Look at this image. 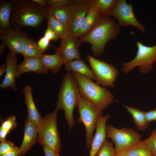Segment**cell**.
<instances>
[{
	"instance_id": "obj_24",
	"label": "cell",
	"mask_w": 156,
	"mask_h": 156,
	"mask_svg": "<svg viewBox=\"0 0 156 156\" xmlns=\"http://www.w3.org/2000/svg\"><path fill=\"white\" fill-rule=\"evenodd\" d=\"M47 20V24L50 25L59 38L61 39L70 34L67 24L60 22L49 13Z\"/></svg>"
},
{
	"instance_id": "obj_9",
	"label": "cell",
	"mask_w": 156,
	"mask_h": 156,
	"mask_svg": "<svg viewBox=\"0 0 156 156\" xmlns=\"http://www.w3.org/2000/svg\"><path fill=\"white\" fill-rule=\"evenodd\" d=\"M87 59L96 77V83L103 87H114L118 75V71L115 66L90 55Z\"/></svg>"
},
{
	"instance_id": "obj_8",
	"label": "cell",
	"mask_w": 156,
	"mask_h": 156,
	"mask_svg": "<svg viewBox=\"0 0 156 156\" xmlns=\"http://www.w3.org/2000/svg\"><path fill=\"white\" fill-rule=\"evenodd\" d=\"M106 136L115 145L116 152L125 151L141 141V135L131 128H116L110 124L106 127Z\"/></svg>"
},
{
	"instance_id": "obj_36",
	"label": "cell",
	"mask_w": 156,
	"mask_h": 156,
	"mask_svg": "<svg viewBox=\"0 0 156 156\" xmlns=\"http://www.w3.org/2000/svg\"><path fill=\"white\" fill-rule=\"evenodd\" d=\"M45 156H61L59 152L56 151L46 145L42 146Z\"/></svg>"
},
{
	"instance_id": "obj_35",
	"label": "cell",
	"mask_w": 156,
	"mask_h": 156,
	"mask_svg": "<svg viewBox=\"0 0 156 156\" xmlns=\"http://www.w3.org/2000/svg\"><path fill=\"white\" fill-rule=\"evenodd\" d=\"M50 41L44 36L39 40L37 45L39 49L44 52L48 48Z\"/></svg>"
},
{
	"instance_id": "obj_19",
	"label": "cell",
	"mask_w": 156,
	"mask_h": 156,
	"mask_svg": "<svg viewBox=\"0 0 156 156\" xmlns=\"http://www.w3.org/2000/svg\"><path fill=\"white\" fill-rule=\"evenodd\" d=\"M100 14V13L90 5L89 11L77 31L76 36L80 38L88 33L97 22Z\"/></svg>"
},
{
	"instance_id": "obj_18",
	"label": "cell",
	"mask_w": 156,
	"mask_h": 156,
	"mask_svg": "<svg viewBox=\"0 0 156 156\" xmlns=\"http://www.w3.org/2000/svg\"><path fill=\"white\" fill-rule=\"evenodd\" d=\"M32 90V87L27 84L23 87V92L27 112V117L35 124L38 129L42 118L34 104Z\"/></svg>"
},
{
	"instance_id": "obj_31",
	"label": "cell",
	"mask_w": 156,
	"mask_h": 156,
	"mask_svg": "<svg viewBox=\"0 0 156 156\" xmlns=\"http://www.w3.org/2000/svg\"><path fill=\"white\" fill-rule=\"evenodd\" d=\"M143 141L153 156H156V128L153 130L149 137Z\"/></svg>"
},
{
	"instance_id": "obj_10",
	"label": "cell",
	"mask_w": 156,
	"mask_h": 156,
	"mask_svg": "<svg viewBox=\"0 0 156 156\" xmlns=\"http://www.w3.org/2000/svg\"><path fill=\"white\" fill-rule=\"evenodd\" d=\"M109 16L116 18L118 25L124 27L129 26L135 27L142 33L146 28L136 19L131 3L128 4L125 0H117L115 5L110 11Z\"/></svg>"
},
{
	"instance_id": "obj_26",
	"label": "cell",
	"mask_w": 156,
	"mask_h": 156,
	"mask_svg": "<svg viewBox=\"0 0 156 156\" xmlns=\"http://www.w3.org/2000/svg\"><path fill=\"white\" fill-rule=\"evenodd\" d=\"M43 53L34 41L29 37L25 43L22 55L24 57H33L41 58L44 54Z\"/></svg>"
},
{
	"instance_id": "obj_4",
	"label": "cell",
	"mask_w": 156,
	"mask_h": 156,
	"mask_svg": "<svg viewBox=\"0 0 156 156\" xmlns=\"http://www.w3.org/2000/svg\"><path fill=\"white\" fill-rule=\"evenodd\" d=\"M79 92L83 98L89 101L103 111L114 101L112 92L105 87H101L91 79L76 72L72 71Z\"/></svg>"
},
{
	"instance_id": "obj_29",
	"label": "cell",
	"mask_w": 156,
	"mask_h": 156,
	"mask_svg": "<svg viewBox=\"0 0 156 156\" xmlns=\"http://www.w3.org/2000/svg\"><path fill=\"white\" fill-rule=\"evenodd\" d=\"M116 152L113 143L106 138L96 156H114Z\"/></svg>"
},
{
	"instance_id": "obj_40",
	"label": "cell",
	"mask_w": 156,
	"mask_h": 156,
	"mask_svg": "<svg viewBox=\"0 0 156 156\" xmlns=\"http://www.w3.org/2000/svg\"><path fill=\"white\" fill-rule=\"evenodd\" d=\"M31 1L44 8H46L48 5L46 0H31Z\"/></svg>"
},
{
	"instance_id": "obj_43",
	"label": "cell",
	"mask_w": 156,
	"mask_h": 156,
	"mask_svg": "<svg viewBox=\"0 0 156 156\" xmlns=\"http://www.w3.org/2000/svg\"><path fill=\"white\" fill-rule=\"evenodd\" d=\"M5 45L2 43H1L0 44V54L1 55L4 53L5 48Z\"/></svg>"
},
{
	"instance_id": "obj_14",
	"label": "cell",
	"mask_w": 156,
	"mask_h": 156,
	"mask_svg": "<svg viewBox=\"0 0 156 156\" xmlns=\"http://www.w3.org/2000/svg\"><path fill=\"white\" fill-rule=\"evenodd\" d=\"M24 129L23 140L19 148V156H24L37 143L38 127L27 117L24 120Z\"/></svg>"
},
{
	"instance_id": "obj_37",
	"label": "cell",
	"mask_w": 156,
	"mask_h": 156,
	"mask_svg": "<svg viewBox=\"0 0 156 156\" xmlns=\"http://www.w3.org/2000/svg\"><path fill=\"white\" fill-rule=\"evenodd\" d=\"M145 116L149 122L156 121V108L145 112Z\"/></svg>"
},
{
	"instance_id": "obj_27",
	"label": "cell",
	"mask_w": 156,
	"mask_h": 156,
	"mask_svg": "<svg viewBox=\"0 0 156 156\" xmlns=\"http://www.w3.org/2000/svg\"><path fill=\"white\" fill-rule=\"evenodd\" d=\"M117 0H92L90 5L101 14L109 16V12L116 4Z\"/></svg>"
},
{
	"instance_id": "obj_22",
	"label": "cell",
	"mask_w": 156,
	"mask_h": 156,
	"mask_svg": "<svg viewBox=\"0 0 156 156\" xmlns=\"http://www.w3.org/2000/svg\"><path fill=\"white\" fill-rule=\"evenodd\" d=\"M41 59L44 66L50 69L53 74H55L60 71L62 65L64 64L60 54L57 49L55 54H44Z\"/></svg>"
},
{
	"instance_id": "obj_25",
	"label": "cell",
	"mask_w": 156,
	"mask_h": 156,
	"mask_svg": "<svg viewBox=\"0 0 156 156\" xmlns=\"http://www.w3.org/2000/svg\"><path fill=\"white\" fill-rule=\"evenodd\" d=\"M48 13L51 15L60 22L67 24L70 16V10L68 5L57 7H47Z\"/></svg>"
},
{
	"instance_id": "obj_30",
	"label": "cell",
	"mask_w": 156,
	"mask_h": 156,
	"mask_svg": "<svg viewBox=\"0 0 156 156\" xmlns=\"http://www.w3.org/2000/svg\"><path fill=\"white\" fill-rule=\"evenodd\" d=\"M1 124L0 127L10 132L15 129L18 125L16 118L15 115H12L6 117L3 120L1 118Z\"/></svg>"
},
{
	"instance_id": "obj_16",
	"label": "cell",
	"mask_w": 156,
	"mask_h": 156,
	"mask_svg": "<svg viewBox=\"0 0 156 156\" xmlns=\"http://www.w3.org/2000/svg\"><path fill=\"white\" fill-rule=\"evenodd\" d=\"M110 117V115L108 114L102 116L99 119L96 125L95 134L90 146L89 156H96L106 139V123Z\"/></svg>"
},
{
	"instance_id": "obj_1",
	"label": "cell",
	"mask_w": 156,
	"mask_h": 156,
	"mask_svg": "<svg viewBox=\"0 0 156 156\" xmlns=\"http://www.w3.org/2000/svg\"><path fill=\"white\" fill-rule=\"evenodd\" d=\"M120 30V26L114 19L100 13L94 27L79 40L81 42L90 43L93 55L99 57L103 54L107 43L116 38Z\"/></svg>"
},
{
	"instance_id": "obj_41",
	"label": "cell",
	"mask_w": 156,
	"mask_h": 156,
	"mask_svg": "<svg viewBox=\"0 0 156 156\" xmlns=\"http://www.w3.org/2000/svg\"><path fill=\"white\" fill-rule=\"evenodd\" d=\"M7 66L6 62L0 66V76L1 77L5 73L7 70Z\"/></svg>"
},
{
	"instance_id": "obj_15",
	"label": "cell",
	"mask_w": 156,
	"mask_h": 156,
	"mask_svg": "<svg viewBox=\"0 0 156 156\" xmlns=\"http://www.w3.org/2000/svg\"><path fill=\"white\" fill-rule=\"evenodd\" d=\"M5 58L7 68L4 78L0 85L1 88L4 89L7 88H11L16 92L18 89L16 86V78L18 65L16 55L10 51L5 55Z\"/></svg>"
},
{
	"instance_id": "obj_32",
	"label": "cell",
	"mask_w": 156,
	"mask_h": 156,
	"mask_svg": "<svg viewBox=\"0 0 156 156\" xmlns=\"http://www.w3.org/2000/svg\"><path fill=\"white\" fill-rule=\"evenodd\" d=\"M16 147L13 143L8 140L1 142L0 156L14 149Z\"/></svg>"
},
{
	"instance_id": "obj_33",
	"label": "cell",
	"mask_w": 156,
	"mask_h": 156,
	"mask_svg": "<svg viewBox=\"0 0 156 156\" xmlns=\"http://www.w3.org/2000/svg\"><path fill=\"white\" fill-rule=\"evenodd\" d=\"M71 1L70 0H48L47 3L48 7H54L68 5Z\"/></svg>"
},
{
	"instance_id": "obj_2",
	"label": "cell",
	"mask_w": 156,
	"mask_h": 156,
	"mask_svg": "<svg viewBox=\"0 0 156 156\" xmlns=\"http://www.w3.org/2000/svg\"><path fill=\"white\" fill-rule=\"evenodd\" d=\"M48 13L46 8L31 0H14L11 19V27H36L47 20Z\"/></svg>"
},
{
	"instance_id": "obj_17",
	"label": "cell",
	"mask_w": 156,
	"mask_h": 156,
	"mask_svg": "<svg viewBox=\"0 0 156 156\" xmlns=\"http://www.w3.org/2000/svg\"><path fill=\"white\" fill-rule=\"evenodd\" d=\"M49 69L44 65L41 58L25 57L23 62L18 65L16 78H19L22 74L26 72H31L38 74H44Z\"/></svg>"
},
{
	"instance_id": "obj_23",
	"label": "cell",
	"mask_w": 156,
	"mask_h": 156,
	"mask_svg": "<svg viewBox=\"0 0 156 156\" xmlns=\"http://www.w3.org/2000/svg\"><path fill=\"white\" fill-rule=\"evenodd\" d=\"M123 106L132 116L137 129L140 131H143L148 128L149 122L146 118L145 112L136 108L125 105H123Z\"/></svg>"
},
{
	"instance_id": "obj_6",
	"label": "cell",
	"mask_w": 156,
	"mask_h": 156,
	"mask_svg": "<svg viewBox=\"0 0 156 156\" xmlns=\"http://www.w3.org/2000/svg\"><path fill=\"white\" fill-rule=\"evenodd\" d=\"M136 45L137 51L134 58L122 64V71L125 74L137 67H138L139 70L141 73L148 74L152 70L153 65L156 62V44L148 46L137 41Z\"/></svg>"
},
{
	"instance_id": "obj_28",
	"label": "cell",
	"mask_w": 156,
	"mask_h": 156,
	"mask_svg": "<svg viewBox=\"0 0 156 156\" xmlns=\"http://www.w3.org/2000/svg\"><path fill=\"white\" fill-rule=\"evenodd\" d=\"M125 151L128 156H153L143 141H141Z\"/></svg>"
},
{
	"instance_id": "obj_11",
	"label": "cell",
	"mask_w": 156,
	"mask_h": 156,
	"mask_svg": "<svg viewBox=\"0 0 156 156\" xmlns=\"http://www.w3.org/2000/svg\"><path fill=\"white\" fill-rule=\"evenodd\" d=\"M90 3V0H72L69 5L70 16L67 23L70 34L76 36L77 31L89 11Z\"/></svg>"
},
{
	"instance_id": "obj_12",
	"label": "cell",
	"mask_w": 156,
	"mask_h": 156,
	"mask_svg": "<svg viewBox=\"0 0 156 156\" xmlns=\"http://www.w3.org/2000/svg\"><path fill=\"white\" fill-rule=\"evenodd\" d=\"M29 38L27 34L21 28H11L0 33L2 43L10 51L16 55L22 54L25 43Z\"/></svg>"
},
{
	"instance_id": "obj_5",
	"label": "cell",
	"mask_w": 156,
	"mask_h": 156,
	"mask_svg": "<svg viewBox=\"0 0 156 156\" xmlns=\"http://www.w3.org/2000/svg\"><path fill=\"white\" fill-rule=\"evenodd\" d=\"M58 111L56 109L42 118L38 129L37 143L59 152L62 146L57 125Z\"/></svg>"
},
{
	"instance_id": "obj_39",
	"label": "cell",
	"mask_w": 156,
	"mask_h": 156,
	"mask_svg": "<svg viewBox=\"0 0 156 156\" xmlns=\"http://www.w3.org/2000/svg\"><path fill=\"white\" fill-rule=\"evenodd\" d=\"M10 132L0 127V141L2 142L6 140V137Z\"/></svg>"
},
{
	"instance_id": "obj_7",
	"label": "cell",
	"mask_w": 156,
	"mask_h": 156,
	"mask_svg": "<svg viewBox=\"0 0 156 156\" xmlns=\"http://www.w3.org/2000/svg\"><path fill=\"white\" fill-rule=\"evenodd\" d=\"M77 112L79 116L77 119L84 125L86 130V146L90 148L93 138V133L99 119L102 116L103 111L82 96L78 102Z\"/></svg>"
},
{
	"instance_id": "obj_42",
	"label": "cell",
	"mask_w": 156,
	"mask_h": 156,
	"mask_svg": "<svg viewBox=\"0 0 156 156\" xmlns=\"http://www.w3.org/2000/svg\"><path fill=\"white\" fill-rule=\"evenodd\" d=\"M114 156H128L125 151H122L116 152Z\"/></svg>"
},
{
	"instance_id": "obj_38",
	"label": "cell",
	"mask_w": 156,
	"mask_h": 156,
	"mask_svg": "<svg viewBox=\"0 0 156 156\" xmlns=\"http://www.w3.org/2000/svg\"><path fill=\"white\" fill-rule=\"evenodd\" d=\"M0 156H19V148L16 146L14 149Z\"/></svg>"
},
{
	"instance_id": "obj_34",
	"label": "cell",
	"mask_w": 156,
	"mask_h": 156,
	"mask_svg": "<svg viewBox=\"0 0 156 156\" xmlns=\"http://www.w3.org/2000/svg\"><path fill=\"white\" fill-rule=\"evenodd\" d=\"M44 36L50 41L51 40L57 41L59 39L51 26L48 24Z\"/></svg>"
},
{
	"instance_id": "obj_13",
	"label": "cell",
	"mask_w": 156,
	"mask_h": 156,
	"mask_svg": "<svg viewBox=\"0 0 156 156\" xmlns=\"http://www.w3.org/2000/svg\"><path fill=\"white\" fill-rule=\"evenodd\" d=\"M81 43L78 37L71 34L61 39L60 46L57 50L60 54L64 64L75 59H80L78 48Z\"/></svg>"
},
{
	"instance_id": "obj_20",
	"label": "cell",
	"mask_w": 156,
	"mask_h": 156,
	"mask_svg": "<svg viewBox=\"0 0 156 156\" xmlns=\"http://www.w3.org/2000/svg\"><path fill=\"white\" fill-rule=\"evenodd\" d=\"M14 0L1 1L0 4V33L12 28L11 19Z\"/></svg>"
},
{
	"instance_id": "obj_21",
	"label": "cell",
	"mask_w": 156,
	"mask_h": 156,
	"mask_svg": "<svg viewBox=\"0 0 156 156\" xmlns=\"http://www.w3.org/2000/svg\"><path fill=\"white\" fill-rule=\"evenodd\" d=\"M64 68L67 72L74 71L90 79L96 80V77L83 60L79 59L69 61L64 64Z\"/></svg>"
},
{
	"instance_id": "obj_3",
	"label": "cell",
	"mask_w": 156,
	"mask_h": 156,
	"mask_svg": "<svg viewBox=\"0 0 156 156\" xmlns=\"http://www.w3.org/2000/svg\"><path fill=\"white\" fill-rule=\"evenodd\" d=\"M81 96L78 88L77 81L70 72L64 76L59 88L55 105L56 109L64 112V118L70 132L75 125L73 116L74 109L77 107Z\"/></svg>"
}]
</instances>
